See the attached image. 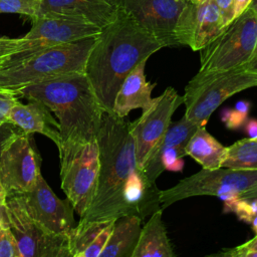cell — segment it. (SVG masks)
Segmentation results:
<instances>
[{
    "label": "cell",
    "instance_id": "cell-39",
    "mask_svg": "<svg viewBox=\"0 0 257 257\" xmlns=\"http://www.w3.org/2000/svg\"><path fill=\"white\" fill-rule=\"evenodd\" d=\"M246 257H257V251H255V252H251V253L247 254V256H246Z\"/></svg>",
    "mask_w": 257,
    "mask_h": 257
},
{
    "label": "cell",
    "instance_id": "cell-13",
    "mask_svg": "<svg viewBox=\"0 0 257 257\" xmlns=\"http://www.w3.org/2000/svg\"><path fill=\"white\" fill-rule=\"evenodd\" d=\"M224 28L213 0H187L176 23L175 37L179 45L199 51Z\"/></svg>",
    "mask_w": 257,
    "mask_h": 257
},
{
    "label": "cell",
    "instance_id": "cell-29",
    "mask_svg": "<svg viewBox=\"0 0 257 257\" xmlns=\"http://www.w3.org/2000/svg\"><path fill=\"white\" fill-rule=\"evenodd\" d=\"M17 101L18 95L14 91L0 90V125L8 122L9 111Z\"/></svg>",
    "mask_w": 257,
    "mask_h": 257
},
{
    "label": "cell",
    "instance_id": "cell-31",
    "mask_svg": "<svg viewBox=\"0 0 257 257\" xmlns=\"http://www.w3.org/2000/svg\"><path fill=\"white\" fill-rule=\"evenodd\" d=\"M19 132H21V130L11 122H6L0 125V153L7 140Z\"/></svg>",
    "mask_w": 257,
    "mask_h": 257
},
{
    "label": "cell",
    "instance_id": "cell-35",
    "mask_svg": "<svg viewBox=\"0 0 257 257\" xmlns=\"http://www.w3.org/2000/svg\"><path fill=\"white\" fill-rule=\"evenodd\" d=\"M251 0H235V17L245 11Z\"/></svg>",
    "mask_w": 257,
    "mask_h": 257
},
{
    "label": "cell",
    "instance_id": "cell-1",
    "mask_svg": "<svg viewBox=\"0 0 257 257\" xmlns=\"http://www.w3.org/2000/svg\"><path fill=\"white\" fill-rule=\"evenodd\" d=\"M99 174L94 199L79 223L136 215L143 220L161 209L160 190L137 165L131 121L103 111L96 136Z\"/></svg>",
    "mask_w": 257,
    "mask_h": 257
},
{
    "label": "cell",
    "instance_id": "cell-9",
    "mask_svg": "<svg viewBox=\"0 0 257 257\" xmlns=\"http://www.w3.org/2000/svg\"><path fill=\"white\" fill-rule=\"evenodd\" d=\"M100 31V27L79 18L55 14L36 16L32 18V26L22 37L17 52L8 58L2 68L18 64L43 49L96 36Z\"/></svg>",
    "mask_w": 257,
    "mask_h": 257
},
{
    "label": "cell",
    "instance_id": "cell-25",
    "mask_svg": "<svg viewBox=\"0 0 257 257\" xmlns=\"http://www.w3.org/2000/svg\"><path fill=\"white\" fill-rule=\"evenodd\" d=\"M250 102L248 100H238L234 108L226 107L221 112V120L229 130H239L244 126L248 119L250 110Z\"/></svg>",
    "mask_w": 257,
    "mask_h": 257
},
{
    "label": "cell",
    "instance_id": "cell-11",
    "mask_svg": "<svg viewBox=\"0 0 257 257\" xmlns=\"http://www.w3.org/2000/svg\"><path fill=\"white\" fill-rule=\"evenodd\" d=\"M32 136L21 131L8 139L2 148L0 180L8 196L31 191L41 176V158Z\"/></svg>",
    "mask_w": 257,
    "mask_h": 257
},
{
    "label": "cell",
    "instance_id": "cell-30",
    "mask_svg": "<svg viewBox=\"0 0 257 257\" xmlns=\"http://www.w3.org/2000/svg\"><path fill=\"white\" fill-rule=\"evenodd\" d=\"M217 6L224 27L228 26L235 17V0H213Z\"/></svg>",
    "mask_w": 257,
    "mask_h": 257
},
{
    "label": "cell",
    "instance_id": "cell-34",
    "mask_svg": "<svg viewBox=\"0 0 257 257\" xmlns=\"http://www.w3.org/2000/svg\"><path fill=\"white\" fill-rule=\"evenodd\" d=\"M238 197L245 199H257V182L249 189L243 191Z\"/></svg>",
    "mask_w": 257,
    "mask_h": 257
},
{
    "label": "cell",
    "instance_id": "cell-32",
    "mask_svg": "<svg viewBox=\"0 0 257 257\" xmlns=\"http://www.w3.org/2000/svg\"><path fill=\"white\" fill-rule=\"evenodd\" d=\"M244 126L249 138L256 140L257 139V119L256 118L247 119Z\"/></svg>",
    "mask_w": 257,
    "mask_h": 257
},
{
    "label": "cell",
    "instance_id": "cell-15",
    "mask_svg": "<svg viewBox=\"0 0 257 257\" xmlns=\"http://www.w3.org/2000/svg\"><path fill=\"white\" fill-rule=\"evenodd\" d=\"M20 197L27 213L46 229L69 236L75 227L72 205L67 198H58L42 175L36 186Z\"/></svg>",
    "mask_w": 257,
    "mask_h": 257
},
{
    "label": "cell",
    "instance_id": "cell-22",
    "mask_svg": "<svg viewBox=\"0 0 257 257\" xmlns=\"http://www.w3.org/2000/svg\"><path fill=\"white\" fill-rule=\"evenodd\" d=\"M221 168L257 171V139H243L227 147Z\"/></svg>",
    "mask_w": 257,
    "mask_h": 257
},
{
    "label": "cell",
    "instance_id": "cell-6",
    "mask_svg": "<svg viewBox=\"0 0 257 257\" xmlns=\"http://www.w3.org/2000/svg\"><path fill=\"white\" fill-rule=\"evenodd\" d=\"M61 189L82 217L91 205L99 174V149L96 140L58 148Z\"/></svg>",
    "mask_w": 257,
    "mask_h": 257
},
{
    "label": "cell",
    "instance_id": "cell-20",
    "mask_svg": "<svg viewBox=\"0 0 257 257\" xmlns=\"http://www.w3.org/2000/svg\"><path fill=\"white\" fill-rule=\"evenodd\" d=\"M143 219L125 215L115 219L108 241L99 257H133L137 247Z\"/></svg>",
    "mask_w": 257,
    "mask_h": 257
},
{
    "label": "cell",
    "instance_id": "cell-37",
    "mask_svg": "<svg viewBox=\"0 0 257 257\" xmlns=\"http://www.w3.org/2000/svg\"><path fill=\"white\" fill-rule=\"evenodd\" d=\"M247 8H250L253 12L257 14V0H251Z\"/></svg>",
    "mask_w": 257,
    "mask_h": 257
},
{
    "label": "cell",
    "instance_id": "cell-40",
    "mask_svg": "<svg viewBox=\"0 0 257 257\" xmlns=\"http://www.w3.org/2000/svg\"><path fill=\"white\" fill-rule=\"evenodd\" d=\"M0 227H1V209H0Z\"/></svg>",
    "mask_w": 257,
    "mask_h": 257
},
{
    "label": "cell",
    "instance_id": "cell-8",
    "mask_svg": "<svg viewBox=\"0 0 257 257\" xmlns=\"http://www.w3.org/2000/svg\"><path fill=\"white\" fill-rule=\"evenodd\" d=\"M257 182V171L218 168L202 169L200 172L181 180L175 186L160 190L162 209L195 196H217L223 201L238 197Z\"/></svg>",
    "mask_w": 257,
    "mask_h": 257
},
{
    "label": "cell",
    "instance_id": "cell-16",
    "mask_svg": "<svg viewBox=\"0 0 257 257\" xmlns=\"http://www.w3.org/2000/svg\"><path fill=\"white\" fill-rule=\"evenodd\" d=\"M117 10V0H41L36 16L55 14L74 17L102 28L113 21Z\"/></svg>",
    "mask_w": 257,
    "mask_h": 257
},
{
    "label": "cell",
    "instance_id": "cell-10",
    "mask_svg": "<svg viewBox=\"0 0 257 257\" xmlns=\"http://www.w3.org/2000/svg\"><path fill=\"white\" fill-rule=\"evenodd\" d=\"M20 257H71L69 236L54 233L26 211L20 195H10L4 205Z\"/></svg>",
    "mask_w": 257,
    "mask_h": 257
},
{
    "label": "cell",
    "instance_id": "cell-2",
    "mask_svg": "<svg viewBox=\"0 0 257 257\" xmlns=\"http://www.w3.org/2000/svg\"><path fill=\"white\" fill-rule=\"evenodd\" d=\"M162 48L157 38L118 7L113 21L96 36L84 69L103 111L112 113L115 94L125 76Z\"/></svg>",
    "mask_w": 257,
    "mask_h": 257
},
{
    "label": "cell",
    "instance_id": "cell-24",
    "mask_svg": "<svg viewBox=\"0 0 257 257\" xmlns=\"http://www.w3.org/2000/svg\"><path fill=\"white\" fill-rule=\"evenodd\" d=\"M1 209V227H0V257H20L17 240L9 225L4 205Z\"/></svg>",
    "mask_w": 257,
    "mask_h": 257
},
{
    "label": "cell",
    "instance_id": "cell-27",
    "mask_svg": "<svg viewBox=\"0 0 257 257\" xmlns=\"http://www.w3.org/2000/svg\"><path fill=\"white\" fill-rule=\"evenodd\" d=\"M257 251V235L250 239L249 241L234 247V248H227L218 253L211 254V256H219V257H246L247 254L251 252Z\"/></svg>",
    "mask_w": 257,
    "mask_h": 257
},
{
    "label": "cell",
    "instance_id": "cell-12",
    "mask_svg": "<svg viewBox=\"0 0 257 257\" xmlns=\"http://www.w3.org/2000/svg\"><path fill=\"white\" fill-rule=\"evenodd\" d=\"M181 104H184V97L174 87L169 86L159 96L153 98L136 121L131 122L136 160L140 169H143L148 157L166 134L172 123L174 112Z\"/></svg>",
    "mask_w": 257,
    "mask_h": 257
},
{
    "label": "cell",
    "instance_id": "cell-23",
    "mask_svg": "<svg viewBox=\"0 0 257 257\" xmlns=\"http://www.w3.org/2000/svg\"><path fill=\"white\" fill-rule=\"evenodd\" d=\"M224 212L235 213L243 222L251 224L257 216V199L231 198L224 201Z\"/></svg>",
    "mask_w": 257,
    "mask_h": 257
},
{
    "label": "cell",
    "instance_id": "cell-38",
    "mask_svg": "<svg viewBox=\"0 0 257 257\" xmlns=\"http://www.w3.org/2000/svg\"><path fill=\"white\" fill-rule=\"evenodd\" d=\"M251 225H252V229L254 230V232H255L256 235H257V216L254 218V220H253V222L251 223Z\"/></svg>",
    "mask_w": 257,
    "mask_h": 257
},
{
    "label": "cell",
    "instance_id": "cell-4",
    "mask_svg": "<svg viewBox=\"0 0 257 257\" xmlns=\"http://www.w3.org/2000/svg\"><path fill=\"white\" fill-rule=\"evenodd\" d=\"M96 36L43 49L18 64L1 68L0 89L16 93L23 87L63 74L84 72Z\"/></svg>",
    "mask_w": 257,
    "mask_h": 257
},
{
    "label": "cell",
    "instance_id": "cell-3",
    "mask_svg": "<svg viewBox=\"0 0 257 257\" xmlns=\"http://www.w3.org/2000/svg\"><path fill=\"white\" fill-rule=\"evenodd\" d=\"M16 94L27 100H40L55 114L59 123L60 146L96 140L103 109L84 72L63 74L34 83L19 89Z\"/></svg>",
    "mask_w": 257,
    "mask_h": 257
},
{
    "label": "cell",
    "instance_id": "cell-33",
    "mask_svg": "<svg viewBox=\"0 0 257 257\" xmlns=\"http://www.w3.org/2000/svg\"><path fill=\"white\" fill-rule=\"evenodd\" d=\"M243 67L251 72L257 73V47H256L254 53L252 54L251 58L248 60V62L246 64L243 65Z\"/></svg>",
    "mask_w": 257,
    "mask_h": 257
},
{
    "label": "cell",
    "instance_id": "cell-14",
    "mask_svg": "<svg viewBox=\"0 0 257 257\" xmlns=\"http://www.w3.org/2000/svg\"><path fill=\"white\" fill-rule=\"evenodd\" d=\"M186 1L117 0V4L164 47H167L179 45L175 37V27Z\"/></svg>",
    "mask_w": 257,
    "mask_h": 257
},
{
    "label": "cell",
    "instance_id": "cell-5",
    "mask_svg": "<svg viewBox=\"0 0 257 257\" xmlns=\"http://www.w3.org/2000/svg\"><path fill=\"white\" fill-rule=\"evenodd\" d=\"M255 86L257 73L243 66L218 71L199 70L185 87L184 115L199 126H204L227 98Z\"/></svg>",
    "mask_w": 257,
    "mask_h": 257
},
{
    "label": "cell",
    "instance_id": "cell-36",
    "mask_svg": "<svg viewBox=\"0 0 257 257\" xmlns=\"http://www.w3.org/2000/svg\"><path fill=\"white\" fill-rule=\"evenodd\" d=\"M7 198H8V194L6 189L4 188L1 180H0V206H3L6 204L7 202Z\"/></svg>",
    "mask_w": 257,
    "mask_h": 257
},
{
    "label": "cell",
    "instance_id": "cell-19",
    "mask_svg": "<svg viewBox=\"0 0 257 257\" xmlns=\"http://www.w3.org/2000/svg\"><path fill=\"white\" fill-rule=\"evenodd\" d=\"M163 209L155 211L142 227L133 257H174L173 246L163 221Z\"/></svg>",
    "mask_w": 257,
    "mask_h": 257
},
{
    "label": "cell",
    "instance_id": "cell-18",
    "mask_svg": "<svg viewBox=\"0 0 257 257\" xmlns=\"http://www.w3.org/2000/svg\"><path fill=\"white\" fill-rule=\"evenodd\" d=\"M147 61L139 63L121 82L112 107V113L116 116L125 117L131 110L145 109L152 102V91L157 83L146 79L145 66Z\"/></svg>",
    "mask_w": 257,
    "mask_h": 257
},
{
    "label": "cell",
    "instance_id": "cell-7",
    "mask_svg": "<svg viewBox=\"0 0 257 257\" xmlns=\"http://www.w3.org/2000/svg\"><path fill=\"white\" fill-rule=\"evenodd\" d=\"M257 47V14L247 8L200 49V70L218 71L243 66Z\"/></svg>",
    "mask_w": 257,
    "mask_h": 257
},
{
    "label": "cell",
    "instance_id": "cell-26",
    "mask_svg": "<svg viewBox=\"0 0 257 257\" xmlns=\"http://www.w3.org/2000/svg\"><path fill=\"white\" fill-rule=\"evenodd\" d=\"M41 0H0V13H16L34 18Z\"/></svg>",
    "mask_w": 257,
    "mask_h": 257
},
{
    "label": "cell",
    "instance_id": "cell-28",
    "mask_svg": "<svg viewBox=\"0 0 257 257\" xmlns=\"http://www.w3.org/2000/svg\"><path fill=\"white\" fill-rule=\"evenodd\" d=\"M23 39L21 38H8L0 36V69L5 65L8 58L17 52ZM3 90V89H0Z\"/></svg>",
    "mask_w": 257,
    "mask_h": 257
},
{
    "label": "cell",
    "instance_id": "cell-21",
    "mask_svg": "<svg viewBox=\"0 0 257 257\" xmlns=\"http://www.w3.org/2000/svg\"><path fill=\"white\" fill-rule=\"evenodd\" d=\"M227 147L219 143L207 130L199 126L185 146V155L193 158L203 169L221 168Z\"/></svg>",
    "mask_w": 257,
    "mask_h": 257
},
{
    "label": "cell",
    "instance_id": "cell-17",
    "mask_svg": "<svg viewBox=\"0 0 257 257\" xmlns=\"http://www.w3.org/2000/svg\"><path fill=\"white\" fill-rule=\"evenodd\" d=\"M8 122L25 134H41L51 140L57 148L60 146L59 123L51 114V110L40 100L29 99L26 104L17 101L9 111Z\"/></svg>",
    "mask_w": 257,
    "mask_h": 257
}]
</instances>
